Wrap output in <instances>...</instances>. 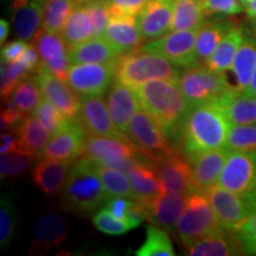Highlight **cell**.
Returning <instances> with one entry per match:
<instances>
[{
  "instance_id": "obj_6",
  "label": "cell",
  "mask_w": 256,
  "mask_h": 256,
  "mask_svg": "<svg viewBox=\"0 0 256 256\" xmlns=\"http://www.w3.org/2000/svg\"><path fill=\"white\" fill-rule=\"evenodd\" d=\"M179 86L190 107L220 101L229 92H235L226 74L214 72L204 66L186 68L180 74Z\"/></svg>"
},
{
  "instance_id": "obj_22",
  "label": "cell",
  "mask_w": 256,
  "mask_h": 256,
  "mask_svg": "<svg viewBox=\"0 0 256 256\" xmlns=\"http://www.w3.org/2000/svg\"><path fill=\"white\" fill-rule=\"evenodd\" d=\"M44 0H12V23L16 34L25 42L32 40L42 28Z\"/></svg>"
},
{
  "instance_id": "obj_15",
  "label": "cell",
  "mask_w": 256,
  "mask_h": 256,
  "mask_svg": "<svg viewBox=\"0 0 256 256\" xmlns=\"http://www.w3.org/2000/svg\"><path fill=\"white\" fill-rule=\"evenodd\" d=\"M83 156L96 164L110 166L115 160L138 156L136 147L128 138H114L88 134Z\"/></svg>"
},
{
  "instance_id": "obj_41",
  "label": "cell",
  "mask_w": 256,
  "mask_h": 256,
  "mask_svg": "<svg viewBox=\"0 0 256 256\" xmlns=\"http://www.w3.org/2000/svg\"><path fill=\"white\" fill-rule=\"evenodd\" d=\"M36 156L17 150L8 153H4L0 158V176L2 179L19 177L28 171L34 164Z\"/></svg>"
},
{
  "instance_id": "obj_11",
  "label": "cell",
  "mask_w": 256,
  "mask_h": 256,
  "mask_svg": "<svg viewBox=\"0 0 256 256\" xmlns=\"http://www.w3.org/2000/svg\"><path fill=\"white\" fill-rule=\"evenodd\" d=\"M222 228L238 232L254 210L244 198L220 188V185L203 190Z\"/></svg>"
},
{
  "instance_id": "obj_37",
  "label": "cell",
  "mask_w": 256,
  "mask_h": 256,
  "mask_svg": "<svg viewBox=\"0 0 256 256\" xmlns=\"http://www.w3.org/2000/svg\"><path fill=\"white\" fill-rule=\"evenodd\" d=\"M95 168L100 176L102 184L107 191L108 197H130L133 198V188L130 178L120 170L108 168L95 162Z\"/></svg>"
},
{
  "instance_id": "obj_39",
  "label": "cell",
  "mask_w": 256,
  "mask_h": 256,
  "mask_svg": "<svg viewBox=\"0 0 256 256\" xmlns=\"http://www.w3.org/2000/svg\"><path fill=\"white\" fill-rule=\"evenodd\" d=\"M12 101L14 102L18 110L24 115L30 114L36 110L42 101V92L34 78H26L19 82L12 95Z\"/></svg>"
},
{
  "instance_id": "obj_8",
  "label": "cell",
  "mask_w": 256,
  "mask_h": 256,
  "mask_svg": "<svg viewBox=\"0 0 256 256\" xmlns=\"http://www.w3.org/2000/svg\"><path fill=\"white\" fill-rule=\"evenodd\" d=\"M217 185L250 204L256 194V152H230Z\"/></svg>"
},
{
  "instance_id": "obj_59",
  "label": "cell",
  "mask_w": 256,
  "mask_h": 256,
  "mask_svg": "<svg viewBox=\"0 0 256 256\" xmlns=\"http://www.w3.org/2000/svg\"><path fill=\"white\" fill-rule=\"evenodd\" d=\"M240 2H241V4H242V5L244 6V8H246V6L248 5V2H250V0H240Z\"/></svg>"
},
{
  "instance_id": "obj_47",
  "label": "cell",
  "mask_w": 256,
  "mask_h": 256,
  "mask_svg": "<svg viewBox=\"0 0 256 256\" xmlns=\"http://www.w3.org/2000/svg\"><path fill=\"white\" fill-rule=\"evenodd\" d=\"M110 14H128L138 17L148 0H106Z\"/></svg>"
},
{
  "instance_id": "obj_2",
  "label": "cell",
  "mask_w": 256,
  "mask_h": 256,
  "mask_svg": "<svg viewBox=\"0 0 256 256\" xmlns=\"http://www.w3.org/2000/svg\"><path fill=\"white\" fill-rule=\"evenodd\" d=\"M140 107L160 124L168 136H174L188 106L179 81L152 80L134 88Z\"/></svg>"
},
{
  "instance_id": "obj_18",
  "label": "cell",
  "mask_w": 256,
  "mask_h": 256,
  "mask_svg": "<svg viewBox=\"0 0 256 256\" xmlns=\"http://www.w3.org/2000/svg\"><path fill=\"white\" fill-rule=\"evenodd\" d=\"M174 0H148L136 17L144 40H156L171 31Z\"/></svg>"
},
{
  "instance_id": "obj_34",
  "label": "cell",
  "mask_w": 256,
  "mask_h": 256,
  "mask_svg": "<svg viewBox=\"0 0 256 256\" xmlns=\"http://www.w3.org/2000/svg\"><path fill=\"white\" fill-rule=\"evenodd\" d=\"M60 34L68 46V49L90 40L92 37V26L87 6L78 5L74 10Z\"/></svg>"
},
{
  "instance_id": "obj_25",
  "label": "cell",
  "mask_w": 256,
  "mask_h": 256,
  "mask_svg": "<svg viewBox=\"0 0 256 256\" xmlns=\"http://www.w3.org/2000/svg\"><path fill=\"white\" fill-rule=\"evenodd\" d=\"M70 164L56 159L43 158L32 170V180L46 196H54L63 190L68 178Z\"/></svg>"
},
{
  "instance_id": "obj_7",
  "label": "cell",
  "mask_w": 256,
  "mask_h": 256,
  "mask_svg": "<svg viewBox=\"0 0 256 256\" xmlns=\"http://www.w3.org/2000/svg\"><path fill=\"white\" fill-rule=\"evenodd\" d=\"M126 136L136 147L138 154L147 162L174 151L168 144V136L151 114L138 110L128 126Z\"/></svg>"
},
{
  "instance_id": "obj_16",
  "label": "cell",
  "mask_w": 256,
  "mask_h": 256,
  "mask_svg": "<svg viewBox=\"0 0 256 256\" xmlns=\"http://www.w3.org/2000/svg\"><path fill=\"white\" fill-rule=\"evenodd\" d=\"M78 120L88 134L126 138V136L120 132L114 124L102 96L81 98V110H80Z\"/></svg>"
},
{
  "instance_id": "obj_44",
  "label": "cell",
  "mask_w": 256,
  "mask_h": 256,
  "mask_svg": "<svg viewBox=\"0 0 256 256\" xmlns=\"http://www.w3.org/2000/svg\"><path fill=\"white\" fill-rule=\"evenodd\" d=\"M92 224L98 232L110 236L124 235L130 230L126 220L116 218L106 209H101L92 216Z\"/></svg>"
},
{
  "instance_id": "obj_32",
  "label": "cell",
  "mask_w": 256,
  "mask_h": 256,
  "mask_svg": "<svg viewBox=\"0 0 256 256\" xmlns=\"http://www.w3.org/2000/svg\"><path fill=\"white\" fill-rule=\"evenodd\" d=\"M202 0H174L171 31L200 30L204 24Z\"/></svg>"
},
{
  "instance_id": "obj_30",
  "label": "cell",
  "mask_w": 256,
  "mask_h": 256,
  "mask_svg": "<svg viewBox=\"0 0 256 256\" xmlns=\"http://www.w3.org/2000/svg\"><path fill=\"white\" fill-rule=\"evenodd\" d=\"M243 40H244V34L241 28H232L226 34L204 66L214 72L226 74L229 72Z\"/></svg>"
},
{
  "instance_id": "obj_28",
  "label": "cell",
  "mask_w": 256,
  "mask_h": 256,
  "mask_svg": "<svg viewBox=\"0 0 256 256\" xmlns=\"http://www.w3.org/2000/svg\"><path fill=\"white\" fill-rule=\"evenodd\" d=\"M232 124H256V96L247 92H232L217 101Z\"/></svg>"
},
{
  "instance_id": "obj_53",
  "label": "cell",
  "mask_w": 256,
  "mask_h": 256,
  "mask_svg": "<svg viewBox=\"0 0 256 256\" xmlns=\"http://www.w3.org/2000/svg\"><path fill=\"white\" fill-rule=\"evenodd\" d=\"M2 145H0V153H8L12 151H17L19 150V144L17 136H14V133H2Z\"/></svg>"
},
{
  "instance_id": "obj_46",
  "label": "cell",
  "mask_w": 256,
  "mask_h": 256,
  "mask_svg": "<svg viewBox=\"0 0 256 256\" xmlns=\"http://www.w3.org/2000/svg\"><path fill=\"white\" fill-rule=\"evenodd\" d=\"M206 14H238L243 5L240 0H202Z\"/></svg>"
},
{
  "instance_id": "obj_33",
  "label": "cell",
  "mask_w": 256,
  "mask_h": 256,
  "mask_svg": "<svg viewBox=\"0 0 256 256\" xmlns=\"http://www.w3.org/2000/svg\"><path fill=\"white\" fill-rule=\"evenodd\" d=\"M234 26L229 22H216L204 24L197 34L196 55L200 66H204L217 46Z\"/></svg>"
},
{
  "instance_id": "obj_9",
  "label": "cell",
  "mask_w": 256,
  "mask_h": 256,
  "mask_svg": "<svg viewBox=\"0 0 256 256\" xmlns=\"http://www.w3.org/2000/svg\"><path fill=\"white\" fill-rule=\"evenodd\" d=\"M147 162L159 177L162 192L188 196L198 191L188 156H182L177 150Z\"/></svg>"
},
{
  "instance_id": "obj_49",
  "label": "cell",
  "mask_w": 256,
  "mask_h": 256,
  "mask_svg": "<svg viewBox=\"0 0 256 256\" xmlns=\"http://www.w3.org/2000/svg\"><path fill=\"white\" fill-rule=\"evenodd\" d=\"M145 220H148V215H147L145 204L139 200L130 202V209H128L126 216V222L130 226V228H136V226H139Z\"/></svg>"
},
{
  "instance_id": "obj_27",
  "label": "cell",
  "mask_w": 256,
  "mask_h": 256,
  "mask_svg": "<svg viewBox=\"0 0 256 256\" xmlns=\"http://www.w3.org/2000/svg\"><path fill=\"white\" fill-rule=\"evenodd\" d=\"M127 174L132 184L133 198L136 200L150 202L164 194L160 179L148 162H142L140 160Z\"/></svg>"
},
{
  "instance_id": "obj_19",
  "label": "cell",
  "mask_w": 256,
  "mask_h": 256,
  "mask_svg": "<svg viewBox=\"0 0 256 256\" xmlns=\"http://www.w3.org/2000/svg\"><path fill=\"white\" fill-rule=\"evenodd\" d=\"M107 107L114 124L126 136L130 120L140 107L134 88L115 81L108 92Z\"/></svg>"
},
{
  "instance_id": "obj_3",
  "label": "cell",
  "mask_w": 256,
  "mask_h": 256,
  "mask_svg": "<svg viewBox=\"0 0 256 256\" xmlns=\"http://www.w3.org/2000/svg\"><path fill=\"white\" fill-rule=\"evenodd\" d=\"M62 200L66 209L78 214L92 212L107 202L108 194L92 160L83 156L72 164Z\"/></svg>"
},
{
  "instance_id": "obj_4",
  "label": "cell",
  "mask_w": 256,
  "mask_h": 256,
  "mask_svg": "<svg viewBox=\"0 0 256 256\" xmlns=\"http://www.w3.org/2000/svg\"><path fill=\"white\" fill-rule=\"evenodd\" d=\"M180 72L164 56L138 49L115 60V81L136 88L152 80L179 81Z\"/></svg>"
},
{
  "instance_id": "obj_58",
  "label": "cell",
  "mask_w": 256,
  "mask_h": 256,
  "mask_svg": "<svg viewBox=\"0 0 256 256\" xmlns=\"http://www.w3.org/2000/svg\"><path fill=\"white\" fill-rule=\"evenodd\" d=\"M250 206L252 208V210L256 211V194H255V196L252 197V200L250 202Z\"/></svg>"
},
{
  "instance_id": "obj_12",
  "label": "cell",
  "mask_w": 256,
  "mask_h": 256,
  "mask_svg": "<svg viewBox=\"0 0 256 256\" xmlns=\"http://www.w3.org/2000/svg\"><path fill=\"white\" fill-rule=\"evenodd\" d=\"M115 78V60L70 66L66 83L81 98L102 96Z\"/></svg>"
},
{
  "instance_id": "obj_20",
  "label": "cell",
  "mask_w": 256,
  "mask_h": 256,
  "mask_svg": "<svg viewBox=\"0 0 256 256\" xmlns=\"http://www.w3.org/2000/svg\"><path fill=\"white\" fill-rule=\"evenodd\" d=\"M188 196L179 194H162L154 200L142 202L148 220L166 232H174L182 214L186 206Z\"/></svg>"
},
{
  "instance_id": "obj_48",
  "label": "cell",
  "mask_w": 256,
  "mask_h": 256,
  "mask_svg": "<svg viewBox=\"0 0 256 256\" xmlns=\"http://www.w3.org/2000/svg\"><path fill=\"white\" fill-rule=\"evenodd\" d=\"M247 254L256 255V211L238 232Z\"/></svg>"
},
{
  "instance_id": "obj_60",
  "label": "cell",
  "mask_w": 256,
  "mask_h": 256,
  "mask_svg": "<svg viewBox=\"0 0 256 256\" xmlns=\"http://www.w3.org/2000/svg\"><path fill=\"white\" fill-rule=\"evenodd\" d=\"M44 2H50V0H44Z\"/></svg>"
},
{
  "instance_id": "obj_31",
  "label": "cell",
  "mask_w": 256,
  "mask_h": 256,
  "mask_svg": "<svg viewBox=\"0 0 256 256\" xmlns=\"http://www.w3.org/2000/svg\"><path fill=\"white\" fill-rule=\"evenodd\" d=\"M256 68V43L244 38L232 66L235 76V92H243L250 84Z\"/></svg>"
},
{
  "instance_id": "obj_21",
  "label": "cell",
  "mask_w": 256,
  "mask_h": 256,
  "mask_svg": "<svg viewBox=\"0 0 256 256\" xmlns=\"http://www.w3.org/2000/svg\"><path fill=\"white\" fill-rule=\"evenodd\" d=\"M229 154L230 151L226 147H220L188 156L198 190L203 191L217 184Z\"/></svg>"
},
{
  "instance_id": "obj_35",
  "label": "cell",
  "mask_w": 256,
  "mask_h": 256,
  "mask_svg": "<svg viewBox=\"0 0 256 256\" xmlns=\"http://www.w3.org/2000/svg\"><path fill=\"white\" fill-rule=\"evenodd\" d=\"M32 44L38 51L40 64H49L69 57L68 46L62 34H51L40 28L37 36L32 40Z\"/></svg>"
},
{
  "instance_id": "obj_51",
  "label": "cell",
  "mask_w": 256,
  "mask_h": 256,
  "mask_svg": "<svg viewBox=\"0 0 256 256\" xmlns=\"http://www.w3.org/2000/svg\"><path fill=\"white\" fill-rule=\"evenodd\" d=\"M28 46L23 40L10 42V43L5 44V46H2V60L8 63H14L23 56V54L28 49Z\"/></svg>"
},
{
  "instance_id": "obj_38",
  "label": "cell",
  "mask_w": 256,
  "mask_h": 256,
  "mask_svg": "<svg viewBox=\"0 0 256 256\" xmlns=\"http://www.w3.org/2000/svg\"><path fill=\"white\" fill-rule=\"evenodd\" d=\"M138 256H174V249L166 232L160 226H148L146 228V240L136 250Z\"/></svg>"
},
{
  "instance_id": "obj_45",
  "label": "cell",
  "mask_w": 256,
  "mask_h": 256,
  "mask_svg": "<svg viewBox=\"0 0 256 256\" xmlns=\"http://www.w3.org/2000/svg\"><path fill=\"white\" fill-rule=\"evenodd\" d=\"M87 6L89 17L92 20V37H101L104 34L108 22L110 18V6L106 0H96V2L84 4Z\"/></svg>"
},
{
  "instance_id": "obj_13",
  "label": "cell",
  "mask_w": 256,
  "mask_h": 256,
  "mask_svg": "<svg viewBox=\"0 0 256 256\" xmlns=\"http://www.w3.org/2000/svg\"><path fill=\"white\" fill-rule=\"evenodd\" d=\"M42 96L50 101L69 121L78 120L81 110V100L64 80L48 72H40L34 76Z\"/></svg>"
},
{
  "instance_id": "obj_29",
  "label": "cell",
  "mask_w": 256,
  "mask_h": 256,
  "mask_svg": "<svg viewBox=\"0 0 256 256\" xmlns=\"http://www.w3.org/2000/svg\"><path fill=\"white\" fill-rule=\"evenodd\" d=\"M19 150L37 158L49 142L50 133L34 115H25L23 121L16 128Z\"/></svg>"
},
{
  "instance_id": "obj_26",
  "label": "cell",
  "mask_w": 256,
  "mask_h": 256,
  "mask_svg": "<svg viewBox=\"0 0 256 256\" xmlns=\"http://www.w3.org/2000/svg\"><path fill=\"white\" fill-rule=\"evenodd\" d=\"M69 60L72 64L110 63L121 55L120 51L107 38L92 37L78 46L69 48Z\"/></svg>"
},
{
  "instance_id": "obj_23",
  "label": "cell",
  "mask_w": 256,
  "mask_h": 256,
  "mask_svg": "<svg viewBox=\"0 0 256 256\" xmlns=\"http://www.w3.org/2000/svg\"><path fill=\"white\" fill-rule=\"evenodd\" d=\"M104 37L107 38L120 54L138 50L144 40L136 17L128 14H110Z\"/></svg>"
},
{
  "instance_id": "obj_55",
  "label": "cell",
  "mask_w": 256,
  "mask_h": 256,
  "mask_svg": "<svg viewBox=\"0 0 256 256\" xmlns=\"http://www.w3.org/2000/svg\"><path fill=\"white\" fill-rule=\"evenodd\" d=\"M246 11L249 18L256 19V0H250L248 2V5L246 6Z\"/></svg>"
},
{
  "instance_id": "obj_14",
  "label": "cell",
  "mask_w": 256,
  "mask_h": 256,
  "mask_svg": "<svg viewBox=\"0 0 256 256\" xmlns=\"http://www.w3.org/2000/svg\"><path fill=\"white\" fill-rule=\"evenodd\" d=\"M88 133L80 120H74L62 132L55 134L48 142L40 159H56L72 162L83 156Z\"/></svg>"
},
{
  "instance_id": "obj_54",
  "label": "cell",
  "mask_w": 256,
  "mask_h": 256,
  "mask_svg": "<svg viewBox=\"0 0 256 256\" xmlns=\"http://www.w3.org/2000/svg\"><path fill=\"white\" fill-rule=\"evenodd\" d=\"M8 32H10L8 22L5 20V19H2V20H0V43H2V46L5 43L6 38L8 36Z\"/></svg>"
},
{
  "instance_id": "obj_5",
  "label": "cell",
  "mask_w": 256,
  "mask_h": 256,
  "mask_svg": "<svg viewBox=\"0 0 256 256\" xmlns=\"http://www.w3.org/2000/svg\"><path fill=\"white\" fill-rule=\"evenodd\" d=\"M209 200L202 190L188 196L186 206L179 218L176 232L183 244L190 247L200 238L222 230Z\"/></svg>"
},
{
  "instance_id": "obj_50",
  "label": "cell",
  "mask_w": 256,
  "mask_h": 256,
  "mask_svg": "<svg viewBox=\"0 0 256 256\" xmlns=\"http://www.w3.org/2000/svg\"><path fill=\"white\" fill-rule=\"evenodd\" d=\"M130 202L126 200V197H110V200H107V202L104 203V209L113 215L116 218L126 220V216L128 212V209H130Z\"/></svg>"
},
{
  "instance_id": "obj_57",
  "label": "cell",
  "mask_w": 256,
  "mask_h": 256,
  "mask_svg": "<svg viewBox=\"0 0 256 256\" xmlns=\"http://www.w3.org/2000/svg\"><path fill=\"white\" fill-rule=\"evenodd\" d=\"M76 2H78V5H84V4H88V2H96V0H76Z\"/></svg>"
},
{
  "instance_id": "obj_36",
  "label": "cell",
  "mask_w": 256,
  "mask_h": 256,
  "mask_svg": "<svg viewBox=\"0 0 256 256\" xmlns=\"http://www.w3.org/2000/svg\"><path fill=\"white\" fill-rule=\"evenodd\" d=\"M76 0H50L46 2L42 28L51 34H60L69 16L78 8Z\"/></svg>"
},
{
  "instance_id": "obj_10",
  "label": "cell",
  "mask_w": 256,
  "mask_h": 256,
  "mask_svg": "<svg viewBox=\"0 0 256 256\" xmlns=\"http://www.w3.org/2000/svg\"><path fill=\"white\" fill-rule=\"evenodd\" d=\"M197 34L198 30L172 31L159 40L145 44L140 50L159 54L178 66H200L196 55Z\"/></svg>"
},
{
  "instance_id": "obj_43",
  "label": "cell",
  "mask_w": 256,
  "mask_h": 256,
  "mask_svg": "<svg viewBox=\"0 0 256 256\" xmlns=\"http://www.w3.org/2000/svg\"><path fill=\"white\" fill-rule=\"evenodd\" d=\"M16 229V214L8 194L0 200V246L6 248L12 242Z\"/></svg>"
},
{
  "instance_id": "obj_40",
  "label": "cell",
  "mask_w": 256,
  "mask_h": 256,
  "mask_svg": "<svg viewBox=\"0 0 256 256\" xmlns=\"http://www.w3.org/2000/svg\"><path fill=\"white\" fill-rule=\"evenodd\" d=\"M224 147L230 152H256V124H232Z\"/></svg>"
},
{
  "instance_id": "obj_24",
  "label": "cell",
  "mask_w": 256,
  "mask_h": 256,
  "mask_svg": "<svg viewBox=\"0 0 256 256\" xmlns=\"http://www.w3.org/2000/svg\"><path fill=\"white\" fill-rule=\"evenodd\" d=\"M186 254L191 256H230L247 252L238 232L222 229L194 242L188 247Z\"/></svg>"
},
{
  "instance_id": "obj_1",
  "label": "cell",
  "mask_w": 256,
  "mask_h": 256,
  "mask_svg": "<svg viewBox=\"0 0 256 256\" xmlns=\"http://www.w3.org/2000/svg\"><path fill=\"white\" fill-rule=\"evenodd\" d=\"M230 127L218 102H206L188 108L174 136L188 156L226 146Z\"/></svg>"
},
{
  "instance_id": "obj_56",
  "label": "cell",
  "mask_w": 256,
  "mask_h": 256,
  "mask_svg": "<svg viewBox=\"0 0 256 256\" xmlns=\"http://www.w3.org/2000/svg\"><path fill=\"white\" fill-rule=\"evenodd\" d=\"M244 92H247V94H250V95L256 96V68H255L254 75H252V78L250 84H249V87H248L247 89H246Z\"/></svg>"
},
{
  "instance_id": "obj_52",
  "label": "cell",
  "mask_w": 256,
  "mask_h": 256,
  "mask_svg": "<svg viewBox=\"0 0 256 256\" xmlns=\"http://www.w3.org/2000/svg\"><path fill=\"white\" fill-rule=\"evenodd\" d=\"M18 60L28 69V72H36L38 64H40V55H38V51L36 48H34V44L28 46V49L25 50L23 56H22Z\"/></svg>"
},
{
  "instance_id": "obj_17",
  "label": "cell",
  "mask_w": 256,
  "mask_h": 256,
  "mask_svg": "<svg viewBox=\"0 0 256 256\" xmlns=\"http://www.w3.org/2000/svg\"><path fill=\"white\" fill-rule=\"evenodd\" d=\"M68 235V222L57 212L44 214L34 226L30 254H43L60 247Z\"/></svg>"
},
{
  "instance_id": "obj_42",
  "label": "cell",
  "mask_w": 256,
  "mask_h": 256,
  "mask_svg": "<svg viewBox=\"0 0 256 256\" xmlns=\"http://www.w3.org/2000/svg\"><path fill=\"white\" fill-rule=\"evenodd\" d=\"M34 115L46 128L50 136H55V134L62 132L72 122L57 110L55 106L44 98H42L40 104L34 110Z\"/></svg>"
}]
</instances>
